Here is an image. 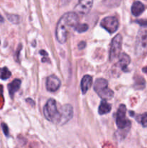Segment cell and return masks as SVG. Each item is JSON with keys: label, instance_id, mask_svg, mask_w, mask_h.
<instances>
[{"label": "cell", "instance_id": "17", "mask_svg": "<svg viewBox=\"0 0 147 148\" xmlns=\"http://www.w3.org/2000/svg\"><path fill=\"white\" fill-rule=\"evenodd\" d=\"M138 121L141 123V125L144 127H147V112L144 113L142 115H139L136 118Z\"/></svg>", "mask_w": 147, "mask_h": 148}, {"label": "cell", "instance_id": "13", "mask_svg": "<svg viewBox=\"0 0 147 148\" xmlns=\"http://www.w3.org/2000/svg\"><path fill=\"white\" fill-rule=\"evenodd\" d=\"M144 10H145V7L139 1H135L131 7V12H132L133 15H134L135 17L141 15L144 12Z\"/></svg>", "mask_w": 147, "mask_h": 148}, {"label": "cell", "instance_id": "20", "mask_svg": "<svg viewBox=\"0 0 147 148\" xmlns=\"http://www.w3.org/2000/svg\"><path fill=\"white\" fill-rule=\"evenodd\" d=\"M1 127H2V130H3V132H4V134H5V136L8 137L9 136V129H8V127H7V124H4V123H2V124H1Z\"/></svg>", "mask_w": 147, "mask_h": 148}, {"label": "cell", "instance_id": "8", "mask_svg": "<svg viewBox=\"0 0 147 148\" xmlns=\"http://www.w3.org/2000/svg\"><path fill=\"white\" fill-rule=\"evenodd\" d=\"M74 116L73 107L70 104H66L63 106L60 111V120L59 124L63 125L69 122Z\"/></svg>", "mask_w": 147, "mask_h": 148}, {"label": "cell", "instance_id": "12", "mask_svg": "<svg viewBox=\"0 0 147 148\" xmlns=\"http://www.w3.org/2000/svg\"><path fill=\"white\" fill-rule=\"evenodd\" d=\"M92 84V77L89 75H86L83 77L81 81V90L83 94L87 92L88 90L90 88Z\"/></svg>", "mask_w": 147, "mask_h": 148}, {"label": "cell", "instance_id": "5", "mask_svg": "<svg viewBox=\"0 0 147 148\" xmlns=\"http://www.w3.org/2000/svg\"><path fill=\"white\" fill-rule=\"evenodd\" d=\"M125 114H126V106L124 104H121L118 107V112L116 114V125L119 130L128 132L131 123L126 118Z\"/></svg>", "mask_w": 147, "mask_h": 148}, {"label": "cell", "instance_id": "23", "mask_svg": "<svg viewBox=\"0 0 147 148\" xmlns=\"http://www.w3.org/2000/svg\"><path fill=\"white\" fill-rule=\"evenodd\" d=\"M70 1V0H61V2L63 4H66L67 3H69Z\"/></svg>", "mask_w": 147, "mask_h": 148}, {"label": "cell", "instance_id": "11", "mask_svg": "<svg viewBox=\"0 0 147 148\" xmlns=\"http://www.w3.org/2000/svg\"><path fill=\"white\" fill-rule=\"evenodd\" d=\"M118 63V65L120 66V69L125 72L128 68V66L131 63V58L128 54L122 53L119 56V61Z\"/></svg>", "mask_w": 147, "mask_h": 148}, {"label": "cell", "instance_id": "9", "mask_svg": "<svg viewBox=\"0 0 147 148\" xmlns=\"http://www.w3.org/2000/svg\"><path fill=\"white\" fill-rule=\"evenodd\" d=\"M93 5V0H79V2L75 7L76 13L84 15L89 13Z\"/></svg>", "mask_w": 147, "mask_h": 148}, {"label": "cell", "instance_id": "16", "mask_svg": "<svg viewBox=\"0 0 147 148\" xmlns=\"http://www.w3.org/2000/svg\"><path fill=\"white\" fill-rule=\"evenodd\" d=\"M11 77V72L7 67L0 68V78L3 80L9 79Z\"/></svg>", "mask_w": 147, "mask_h": 148}, {"label": "cell", "instance_id": "25", "mask_svg": "<svg viewBox=\"0 0 147 148\" xmlns=\"http://www.w3.org/2000/svg\"><path fill=\"white\" fill-rule=\"evenodd\" d=\"M142 71L144 72V73H146L147 74V66H146V67H144V68H143Z\"/></svg>", "mask_w": 147, "mask_h": 148}, {"label": "cell", "instance_id": "2", "mask_svg": "<svg viewBox=\"0 0 147 148\" xmlns=\"http://www.w3.org/2000/svg\"><path fill=\"white\" fill-rule=\"evenodd\" d=\"M44 116L48 121L59 124L60 120V111L58 110L56 102L53 98L48 100L43 108Z\"/></svg>", "mask_w": 147, "mask_h": 148}, {"label": "cell", "instance_id": "1", "mask_svg": "<svg viewBox=\"0 0 147 148\" xmlns=\"http://www.w3.org/2000/svg\"><path fill=\"white\" fill-rule=\"evenodd\" d=\"M79 24V17L76 12H71L63 14L58 22L56 29V37L60 43H66L68 34Z\"/></svg>", "mask_w": 147, "mask_h": 148}, {"label": "cell", "instance_id": "14", "mask_svg": "<svg viewBox=\"0 0 147 148\" xmlns=\"http://www.w3.org/2000/svg\"><path fill=\"white\" fill-rule=\"evenodd\" d=\"M20 85H21V80L18 79H14L12 82H10L8 85V90L10 95L11 96L12 98H13L14 97V93L18 91V90L20 89Z\"/></svg>", "mask_w": 147, "mask_h": 148}, {"label": "cell", "instance_id": "21", "mask_svg": "<svg viewBox=\"0 0 147 148\" xmlns=\"http://www.w3.org/2000/svg\"><path fill=\"white\" fill-rule=\"evenodd\" d=\"M136 23H138L141 27H146V26H147V20H137Z\"/></svg>", "mask_w": 147, "mask_h": 148}, {"label": "cell", "instance_id": "3", "mask_svg": "<svg viewBox=\"0 0 147 148\" xmlns=\"http://www.w3.org/2000/svg\"><path fill=\"white\" fill-rule=\"evenodd\" d=\"M94 90L96 93L103 100L111 99L114 92L108 88V82L103 78H98L94 84Z\"/></svg>", "mask_w": 147, "mask_h": 148}, {"label": "cell", "instance_id": "7", "mask_svg": "<svg viewBox=\"0 0 147 148\" xmlns=\"http://www.w3.org/2000/svg\"><path fill=\"white\" fill-rule=\"evenodd\" d=\"M100 25L108 33L112 34L118 30L119 27V22L115 17H106L102 19L100 23Z\"/></svg>", "mask_w": 147, "mask_h": 148}, {"label": "cell", "instance_id": "6", "mask_svg": "<svg viewBox=\"0 0 147 148\" xmlns=\"http://www.w3.org/2000/svg\"><path fill=\"white\" fill-rule=\"evenodd\" d=\"M122 37L120 34H118L112 38L110 49V60L112 61L119 57L122 49Z\"/></svg>", "mask_w": 147, "mask_h": 148}, {"label": "cell", "instance_id": "10", "mask_svg": "<svg viewBox=\"0 0 147 148\" xmlns=\"http://www.w3.org/2000/svg\"><path fill=\"white\" fill-rule=\"evenodd\" d=\"M46 89L50 92H55L61 86V81L56 75H50L46 79Z\"/></svg>", "mask_w": 147, "mask_h": 148}, {"label": "cell", "instance_id": "19", "mask_svg": "<svg viewBox=\"0 0 147 148\" xmlns=\"http://www.w3.org/2000/svg\"><path fill=\"white\" fill-rule=\"evenodd\" d=\"M7 19L10 20L11 23H19L20 22V17H19L18 15H16V14H7Z\"/></svg>", "mask_w": 147, "mask_h": 148}, {"label": "cell", "instance_id": "15", "mask_svg": "<svg viewBox=\"0 0 147 148\" xmlns=\"http://www.w3.org/2000/svg\"><path fill=\"white\" fill-rule=\"evenodd\" d=\"M111 109H112V106H111L110 104L108 103L105 100H102L99 106L98 113L100 115H105V114H107L110 112Z\"/></svg>", "mask_w": 147, "mask_h": 148}, {"label": "cell", "instance_id": "18", "mask_svg": "<svg viewBox=\"0 0 147 148\" xmlns=\"http://www.w3.org/2000/svg\"><path fill=\"white\" fill-rule=\"evenodd\" d=\"M88 28H89V26H88V25L78 24L77 26L76 27V28H75V30L79 33H84V32H86V30H88Z\"/></svg>", "mask_w": 147, "mask_h": 148}, {"label": "cell", "instance_id": "24", "mask_svg": "<svg viewBox=\"0 0 147 148\" xmlns=\"http://www.w3.org/2000/svg\"><path fill=\"white\" fill-rule=\"evenodd\" d=\"M4 18H3V17L1 15V14H0V25L1 24H2L3 23H4Z\"/></svg>", "mask_w": 147, "mask_h": 148}, {"label": "cell", "instance_id": "4", "mask_svg": "<svg viewBox=\"0 0 147 148\" xmlns=\"http://www.w3.org/2000/svg\"><path fill=\"white\" fill-rule=\"evenodd\" d=\"M147 51V26L138 30L135 40V53L141 56Z\"/></svg>", "mask_w": 147, "mask_h": 148}, {"label": "cell", "instance_id": "22", "mask_svg": "<svg viewBox=\"0 0 147 148\" xmlns=\"http://www.w3.org/2000/svg\"><path fill=\"white\" fill-rule=\"evenodd\" d=\"M85 46H86V43L84 41H82L79 43L78 45V47H79V49H84Z\"/></svg>", "mask_w": 147, "mask_h": 148}, {"label": "cell", "instance_id": "26", "mask_svg": "<svg viewBox=\"0 0 147 148\" xmlns=\"http://www.w3.org/2000/svg\"><path fill=\"white\" fill-rule=\"evenodd\" d=\"M1 94H2V86L0 85V95H1Z\"/></svg>", "mask_w": 147, "mask_h": 148}]
</instances>
